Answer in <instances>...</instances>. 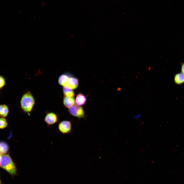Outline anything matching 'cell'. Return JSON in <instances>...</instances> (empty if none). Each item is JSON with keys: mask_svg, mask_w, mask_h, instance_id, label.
<instances>
[{"mask_svg": "<svg viewBox=\"0 0 184 184\" xmlns=\"http://www.w3.org/2000/svg\"><path fill=\"white\" fill-rule=\"evenodd\" d=\"M78 84V80L77 78L74 77H70L65 86L73 89L77 87Z\"/></svg>", "mask_w": 184, "mask_h": 184, "instance_id": "6", "label": "cell"}, {"mask_svg": "<svg viewBox=\"0 0 184 184\" xmlns=\"http://www.w3.org/2000/svg\"><path fill=\"white\" fill-rule=\"evenodd\" d=\"M44 121L48 125H50L57 122L58 121V118L55 113L53 112H50L48 113L46 115Z\"/></svg>", "mask_w": 184, "mask_h": 184, "instance_id": "5", "label": "cell"}, {"mask_svg": "<svg viewBox=\"0 0 184 184\" xmlns=\"http://www.w3.org/2000/svg\"><path fill=\"white\" fill-rule=\"evenodd\" d=\"M69 112L72 116L79 119L85 118V115L83 108L80 106L75 105L69 109Z\"/></svg>", "mask_w": 184, "mask_h": 184, "instance_id": "3", "label": "cell"}, {"mask_svg": "<svg viewBox=\"0 0 184 184\" xmlns=\"http://www.w3.org/2000/svg\"><path fill=\"white\" fill-rule=\"evenodd\" d=\"M141 116L140 114H139L133 116V118L135 119H138L140 118Z\"/></svg>", "mask_w": 184, "mask_h": 184, "instance_id": "16", "label": "cell"}, {"mask_svg": "<svg viewBox=\"0 0 184 184\" xmlns=\"http://www.w3.org/2000/svg\"><path fill=\"white\" fill-rule=\"evenodd\" d=\"M63 90L65 96L70 97H73L74 96L75 94L73 90L68 87L63 86Z\"/></svg>", "mask_w": 184, "mask_h": 184, "instance_id": "12", "label": "cell"}, {"mask_svg": "<svg viewBox=\"0 0 184 184\" xmlns=\"http://www.w3.org/2000/svg\"><path fill=\"white\" fill-rule=\"evenodd\" d=\"M181 71L182 73L184 75V63H182V64Z\"/></svg>", "mask_w": 184, "mask_h": 184, "instance_id": "17", "label": "cell"}, {"mask_svg": "<svg viewBox=\"0 0 184 184\" xmlns=\"http://www.w3.org/2000/svg\"><path fill=\"white\" fill-rule=\"evenodd\" d=\"M0 167L12 175H15L16 173L15 165L8 155H5L1 156Z\"/></svg>", "mask_w": 184, "mask_h": 184, "instance_id": "2", "label": "cell"}, {"mask_svg": "<svg viewBox=\"0 0 184 184\" xmlns=\"http://www.w3.org/2000/svg\"><path fill=\"white\" fill-rule=\"evenodd\" d=\"M175 83L178 85L184 83V75L182 73H178L174 77Z\"/></svg>", "mask_w": 184, "mask_h": 184, "instance_id": "11", "label": "cell"}, {"mask_svg": "<svg viewBox=\"0 0 184 184\" xmlns=\"http://www.w3.org/2000/svg\"><path fill=\"white\" fill-rule=\"evenodd\" d=\"M69 78L67 74H62L59 78L58 83L59 84L63 86H65Z\"/></svg>", "mask_w": 184, "mask_h": 184, "instance_id": "10", "label": "cell"}, {"mask_svg": "<svg viewBox=\"0 0 184 184\" xmlns=\"http://www.w3.org/2000/svg\"><path fill=\"white\" fill-rule=\"evenodd\" d=\"M9 108L6 105H0V116L2 118L6 117L9 112Z\"/></svg>", "mask_w": 184, "mask_h": 184, "instance_id": "9", "label": "cell"}, {"mask_svg": "<svg viewBox=\"0 0 184 184\" xmlns=\"http://www.w3.org/2000/svg\"><path fill=\"white\" fill-rule=\"evenodd\" d=\"M7 125L6 120L4 118H0V129H3L5 128Z\"/></svg>", "mask_w": 184, "mask_h": 184, "instance_id": "14", "label": "cell"}, {"mask_svg": "<svg viewBox=\"0 0 184 184\" xmlns=\"http://www.w3.org/2000/svg\"><path fill=\"white\" fill-rule=\"evenodd\" d=\"M86 98L83 94L79 93L76 96L75 99L76 104L78 105H82L84 104L86 102Z\"/></svg>", "mask_w": 184, "mask_h": 184, "instance_id": "8", "label": "cell"}, {"mask_svg": "<svg viewBox=\"0 0 184 184\" xmlns=\"http://www.w3.org/2000/svg\"><path fill=\"white\" fill-rule=\"evenodd\" d=\"M8 150V146L7 144L4 142H0V155L5 154Z\"/></svg>", "mask_w": 184, "mask_h": 184, "instance_id": "13", "label": "cell"}, {"mask_svg": "<svg viewBox=\"0 0 184 184\" xmlns=\"http://www.w3.org/2000/svg\"><path fill=\"white\" fill-rule=\"evenodd\" d=\"M0 184H1V181H0Z\"/></svg>", "mask_w": 184, "mask_h": 184, "instance_id": "18", "label": "cell"}, {"mask_svg": "<svg viewBox=\"0 0 184 184\" xmlns=\"http://www.w3.org/2000/svg\"><path fill=\"white\" fill-rule=\"evenodd\" d=\"M34 103V98L29 92L25 94L21 98L20 101L21 107L25 112H30Z\"/></svg>", "mask_w": 184, "mask_h": 184, "instance_id": "1", "label": "cell"}, {"mask_svg": "<svg viewBox=\"0 0 184 184\" xmlns=\"http://www.w3.org/2000/svg\"><path fill=\"white\" fill-rule=\"evenodd\" d=\"M6 83L5 78L2 76L0 75V89L3 88Z\"/></svg>", "mask_w": 184, "mask_h": 184, "instance_id": "15", "label": "cell"}, {"mask_svg": "<svg viewBox=\"0 0 184 184\" xmlns=\"http://www.w3.org/2000/svg\"><path fill=\"white\" fill-rule=\"evenodd\" d=\"M58 128L60 131L63 134L69 133L72 129V123L69 121H63L59 123Z\"/></svg>", "mask_w": 184, "mask_h": 184, "instance_id": "4", "label": "cell"}, {"mask_svg": "<svg viewBox=\"0 0 184 184\" xmlns=\"http://www.w3.org/2000/svg\"><path fill=\"white\" fill-rule=\"evenodd\" d=\"M75 99L73 97L65 96L63 99V103L67 108H69L75 103Z\"/></svg>", "mask_w": 184, "mask_h": 184, "instance_id": "7", "label": "cell"}, {"mask_svg": "<svg viewBox=\"0 0 184 184\" xmlns=\"http://www.w3.org/2000/svg\"><path fill=\"white\" fill-rule=\"evenodd\" d=\"M1 157V155H0V158Z\"/></svg>", "mask_w": 184, "mask_h": 184, "instance_id": "19", "label": "cell"}]
</instances>
